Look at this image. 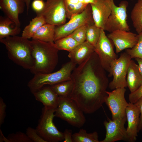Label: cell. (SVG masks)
<instances>
[{"instance_id":"1","label":"cell","mask_w":142,"mask_h":142,"mask_svg":"<svg viewBox=\"0 0 142 142\" xmlns=\"http://www.w3.org/2000/svg\"><path fill=\"white\" fill-rule=\"evenodd\" d=\"M101 65L94 52L72 73L73 85L69 97L86 114H92L98 110L107 96V84L100 72Z\"/></svg>"},{"instance_id":"2","label":"cell","mask_w":142,"mask_h":142,"mask_svg":"<svg viewBox=\"0 0 142 142\" xmlns=\"http://www.w3.org/2000/svg\"><path fill=\"white\" fill-rule=\"evenodd\" d=\"M32 53L34 59V65L30 70L34 75L52 72L58 61L59 50L54 42L39 40L31 41Z\"/></svg>"},{"instance_id":"3","label":"cell","mask_w":142,"mask_h":142,"mask_svg":"<svg viewBox=\"0 0 142 142\" xmlns=\"http://www.w3.org/2000/svg\"><path fill=\"white\" fill-rule=\"evenodd\" d=\"M6 47L9 58L17 65L29 70L34 64L31 41L17 36L0 39Z\"/></svg>"},{"instance_id":"4","label":"cell","mask_w":142,"mask_h":142,"mask_svg":"<svg viewBox=\"0 0 142 142\" xmlns=\"http://www.w3.org/2000/svg\"><path fill=\"white\" fill-rule=\"evenodd\" d=\"M76 64L70 61L63 64L58 70L52 73L34 74L28 82L27 86L33 92L46 85H52L72 79V73Z\"/></svg>"},{"instance_id":"5","label":"cell","mask_w":142,"mask_h":142,"mask_svg":"<svg viewBox=\"0 0 142 142\" xmlns=\"http://www.w3.org/2000/svg\"><path fill=\"white\" fill-rule=\"evenodd\" d=\"M84 112L69 97H59L55 112V117L67 121L73 126L80 128L86 122Z\"/></svg>"},{"instance_id":"6","label":"cell","mask_w":142,"mask_h":142,"mask_svg":"<svg viewBox=\"0 0 142 142\" xmlns=\"http://www.w3.org/2000/svg\"><path fill=\"white\" fill-rule=\"evenodd\" d=\"M55 110V109L44 106L36 129L46 142H58L64 139L63 133L58 130L53 122Z\"/></svg>"},{"instance_id":"7","label":"cell","mask_w":142,"mask_h":142,"mask_svg":"<svg viewBox=\"0 0 142 142\" xmlns=\"http://www.w3.org/2000/svg\"><path fill=\"white\" fill-rule=\"evenodd\" d=\"M95 24L90 4L80 13L72 16L69 21L64 24L55 26L54 42L70 35L77 28L85 25Z\"/></svg>"},{"instance_id":"8","label":"cell","mask_w":142,"mask_h":142,"mask_svg":"<svg viewBox=\"0 0 142 142\" xmlns=\"http://www.w3.org/2000/svg\"><path fill=\"white\" fill-rule=\"evenodd\" d=\"M131 58L126 52L121 54L120 57L111 63L109 72L113 79L108 87L111 89L127 87L126 76Z\"/></svg>"},{"instance_id":"9","label":"cell","mask_w":142,"mask_h":142,"mask_svg":"<svg viewBox=\"0 0 142 142\" xmlns=\"http://www.w3.org/2000/svg\"><path fill=\"white\" fill-rule=\"evenodd\" d=\"M65 0H46L43 10L37 16L43 17L47 23L59 26L65 23L67 18Z\"/></svg>"},{"instance_id":"10","label":"cell","mask_w":142,"mask_h":142,"mask_svg":"<svg viewBox=\"0 0 142 142\" xmlns=\"http://www.w3.org/2000/svg\"><path fill=\"white\" fill-rule=\"evenodd\" d=\"M128 2L121 1L116 6L114 3L112 10L104 26L103 30L110 33L119 30L129 31L130 29L127 21V8Z\"/></svg>"},{"instance_id":"11","label":"cell","mask_w":142,"mask_h":142,"mask_svg":"<svg viewBox=\"0 0 142 142\" xmlns=\"http://www.w3.org/2000/svg\"><path fill=\"white\" fill-rule=\"evenodd\" d=\"M125 88H118L111 92L106 91L107 94L105 103L110 111L112 119L126 117L125 110L129 103L125 97Z\"/></svg>"},{"instance_id":"12","label":"cell","mask_w":142,"mask_h":142,"mask_svg":"<svg viewBox=\"0 0 142 142\" xmlns=\"http://www.w3.org/2000/svg\"><path fill=\"white\" fill-rule=\"evenodd\" d=\"M95 52L103 68L109 71L111 62L117 58L110 40L101 29L100 36L95 47Z\"/></svg>"},{"instance_id":"13","label":"cell","mask_w":142,"mask_h":142,"mask_svg":"<svg viewBox=\"0 0 142 142\" xmlns=\"http://www.w3.org/2000/svg\"><path fill=\"white\" fill-rule=\"evenodd\" d=\"M126 116L105 120L104 124L106 130L105 137L100 142H114L122 140L129 141L124 125Z\"/></svg>"},{"instance_id":"14","label":"cell","mask_w":142,"mask_h":142,"mask_svg":"<svg viewBox=\"0 0 142 142\" xmlns=\"http://www.w3.org/2000/svg\"><path fill=\"white\" fill-rule=\"evenodd\" d=\"M107 37L113 43L117 53L125 49L132 48L136 44L138 39V34L121 30L110 33Z\"/></svg>"},{"instance_id":"15","label":"cell","mask_w":142,"mask_h":142,"mask_svg":"<svg viewBox=\"0 0 142 142\" xmlns=\"http://www.w3.org/2000/svg\"><path fill=\"white\" fill-rule=\"evenodd\" d=\"M114 0H97L91 6L93 20L98 27L103 29L111 12Z\"/></svg>"},{"instance_id":"16","label":"cell","mask_w":142,"mask_h":142,"mask_svg":"<svg viewBox=\"0 0 142 142\" xmlns=\"http://www.w3.org/2000/svg\"><path fill=\"white\" fill-rule=\"evenodd\" d=\"M128 126L126 129L129 141H135L138 136L140 121V111L135 104L129 103L125 110Z\"/></svg>"},{"instance_id":"17","label":"cell","mask_w":142,"mask_h":142,"mask_svg":"<svg viewBox=\"0 0 142 142\" xmlns=\"http://www.w3.org/2000/svg\"><path fill=\"white\" fill-rule=\"evenodd\" d=\"M25 3L21 0H0V7L6 16L20 27L19 15L24 12Z\"/></svg>"},{"instance_id":"18","label":"cell","mask_w":142,"mask_h":142,"mask_svg":"<svg viewBox=\"0 0 142 142\" xmlns=\"http://www.w3.org/2000/svg\"><path fill=\"white\" fill-rule=\"evenodd\" d=\"M36 99L48 108L56 109L59 96L49 85H45L32 93Z\"/></svg>"},{"instance_id":"19","label":"cell","mask_w":142,"mask_h":142,"mask_svg":"<svg viewBox=\"0 0 142 142\" xmlns=\"http://www.w3.org/2000/svg\"><path fill=\"white\" fill-rule=\"evenodd\" d=\"M94 52L95 47L85 41L79 44L72 50L69 52L68 56L70 61L76 64L79 65Z\"/></svg>"},{"instance_id":"20","label":"cell","mask_w":142,"mask_h":142,"mask_svg":"<svg viewBox=\"0 0 142 142\" xmlns=\"http://www.w3.org/2000/svg\"><path fill=\"white\" fill-rule=\"evenodd\" d=\"M126 81L127 87L130 93L135 91L142 84V76L139 72L138 65L132 60L128 68Z\"/></svg>"},{"instance_id":"21","label":"cell","mask_w":142,"mask_h":142,"mask_svg":"<svg viewBox=\"0 0 142 142\" xmlns=\"http://www.w3.org/2000/svg\"><path fill=\"white\" fill-rule=\"evenodd\" d=\"M21 31L20 27L16 26L9 18L0 16V39L17 36Z\"/></svg>"},{"instance_id":"22","label":"cell","mask_w":142,"mask_h":142,"mask_svg":"<svg viewBox=\"0 0 142 142\" xmlns=\"http://www.w3.org/2000/svg\"><path fill=\"white\" fill-rule=\"evenodd\" d=\"M55 26L45 23L37 31L32 38V40L54 43Z\"/></svg>"},{"instance_id":"23","label":"cell","mask_w":142,"mask_h":142,"mask_svg":"<svg viewBox=\"0 0 142 142\" xmlns=\"http://www.w3.org/2000/svg\"><path fill=\"white\" fill-rule=\"evenodd\" d=\"M46 23L44 18L42 16H37L31 21L29 24L24 28L22 36L23 38H32L38 29Z\"/></svg>"},{"instance_id":"24","label":"cell","mask_w":142,"mask_h":142,"mask_svg":"<svg viewBox=\"0 0 142 142\" xmlns=\"http://www.w3.org/2000/svg\"><path fill=\"white\" fill-rule=\"evenodd\" d=\"M131 18L138 34L142 32V0H138L131 12Z\"/></svg>"},{"instance_id":"25","label":"cell","mask_w":142,"mask_h":142,"mask_svg":"<svg viewBox=\"0 0 142 142\" xmlns=\"http://www.w3.org/2000/svg\"><path fill=\"white\" fill-rule=\"evenodd\" d=\"M73 85V82L71 79L50 86L59 97H69L72 90Z\"/></svg>"},{"instance_id":"26","label":"cell","mask_w":142,"mask_h":142,"mask_svg":"<svg viewBox=\"0 0 142 142\" xmlns=\"http://www.w3.org/2000/svg\"><path fill=\"white\" fill-rule=\"evenodd\" d=\"M73 142H99L98 133L96 131L88 133L83 129L72 134Z\"/></svg>"},{"instance_id":"27","label":"cell","mask_w":142,"mask_h":142,"mask_svg":"<svg viewBox=\"0 0 142 142\" xmlns=\"http://www.w3.org/2000/svg\"><path fill=\"white\" fill-rule=\"evenodd\" d=\"M54 44L59 50H64L69 52L79 44L73 38L68 35L56 40L54 42Z\"/></svg>"},{"instance_id":"28","label":"cell","mask_w":142,"mask_h":142,"mask_svg":"<svg viewBox=\"0 0 142 142\" xmlns=\"http://www.w3.org/2000/svg\"><path fill=\"white\" fill-rule=\"evenodd\" d=\"M101 29L95 24L88 25L86 32V41L95 47L99 38Z\"/></svg>"},{"instance_id":"29","label":"cell","mask_w":142,"mask_h":142,"mask_svg":"<svg viewBox=\"0 0 142 142\" xmlns=\"http://www.w3.org/2000/svg\"><path fill=\"white\" fill-rule=\"evenodd\" d=\"M65 4L67 17L69 19L72 16L83 12L88 4L84 3L72 4L65 1Z\"/></svg>"},{"instance_id":"30","label":"cell","mask_w":142,"mask_h":142,"mask_svg":"<svg viewBox=\"0 0 142 142\" xmlns=\"http://www.w3.org/2000/svg\"><path fill=\"white\" fill-rule=\"evenodd\" d=\"M138 39L136 44L132 48L127 49L126 52L131 58L142 59V32L138 34Z\"/></svg>"},{"instance_id":"31","label":"cell","mask_w":142,"mask_h":142,"mask_svg":"<svg viewBox=\"0 0 142 142\" xmlns=\"http://www.w3.org/2000/svg\"><path fill=\"white\" fill-rule=\"evenodd\" d=\"M88 25H85L77 28L69 35L79 44L84 42L86 41V34Z\"/></svg>"},{"instance_id":"32","label":"cell","mask_w":142,"mask_h":142,"mask_svg":"<svg viewBox=\"0 0 142 142\" xmlns=\"http://www.w3.org/2000/svg\"><path fill=\"white\" fill-rule=\"evenodd\" d=\"M6 139L7 142H33L26 133L20 131L9 134Z\"/></svg>"},{"instance_id":"33","label":"cell","mask_w":142,"mask_h":142,"mask_svg":"<svg viewBox=\"0 0 142 142\" xmlns=\"http://www.w3.org/2000/svg\"><path fill=\"white\" fill-rule=\"evenodd\" d=\"M26 133L33 142H46L38 134L36 129L28 127L26 129Z\"/></svg>"},{"instance_id":"34","label":"cell","mask_w":142,"mask_h":142,"mask_svg":"<svg viewBox=\"0 0 142 142\" xmlns=\"http://www.w3.org/2000/svg\"><path fill=\"white\" fill-rule=\"evenodd\" d=\"M142 96V84L134 92L130 93L129 95L130 102L135 104Z\"/></svg>"},{"instance_id":"35","label":"cell","mask_w":142,"mask_h":142,"mask_svg":"<svg viewBox=\"0 0 142 142\" xmlns=\"http://www.w3.org/2000/svg\"><path fill=\"white\" fill-rule=\"evenodd\" d=\"M45 4V2H44V0H34L32 3V7L37 15L43 10Z\"/></svg>"},{"instance_id":"36","label":"cell","mask_w":142,"mask_h":142,"mask_svg":"<svg viewBox=\"0 0 142 142\" xmlns=\"http://www.w3.org/2000/svg\"><path fill=\"white\" fill-rule=\"evenodd\" d=\"M6 106L3 99L0 98V126L4 123L6 116Z\"/></svg>"},{"instance_id":"37","label":"cell","mask_w":142,"mask_h":142,"mask_svg":"<svg viewBox=\"0 0 142 142\" xmlns=\"http://www.w3.org/2000/svg\"><path fill=\"white\" fill-rule=\"evenodd\" d=\"M135 104L138 108L140 112V121L138 128L139 132L142 129V96Z\"/></svg>"},{"instance_id":"38","label":"cell","mask_w":142,"mask_h":142,"mask_svg":"<svg viewBox=\"0 0 142 142\" xmlns=\"http://www.w3.org/2000/svg\"><path fill=\"white\" fill-rule=\"evenodd\" d=\"M63 133L64 139L63 142H73L72 130L66 129Z\"/></svg>"},{"instance_id":"39","label":"cell","mask_w":142,"mask_h":142,"mask_svg":"<svg viewBox=\"0 0 142 142\" xmlns=\"http://www.w3.org/2000/svg\"><path fill=\"white\" fill-rule=\"evenodd\" d=\"M97 0H65L67 3L72 4H76L80 3H84L87 4L94 3Z\"/></svg>"},{"instance_id":"40","label":"cell","mask_w":142,"mask_h":142,"mask_svg":"<svg viewBox=\"0 0 142 142\" xmlns=\"http://www.w3.org/2000/svg\"><path fill=\"white\" fill-rule=\"evenodd\" d=\"M135 59L138 63V68L139 72L142 76V59L136 58Z\"/></svg>"},{"instance_id":"41","label":"cell","mask_w":142,"mask_h":142,"mask_svg":"<svg viewBox=\"0 0 142 142\" xmlns=\"http://www.w3.org/2000/svg\"><path fill=\"white\" fill-rule=\"evenodd\" d=\"M23 2H24L26 6L27 7V14H28V11H29V8L30 7V4L31 0H21Z\"/></svg>"},{"instance_id":"42","label":"cell","mask_w":142,"mask_h":142,"mask_svg":"<svg viewBox=\"0 0 142 142\" xmlns=\"http://www.w3.org/2000/svg\"><path fill=\"white\" fill-rule=\"evenodd\" d=\"M141 130H142V129Z\"/></svg>"}]
</instances>
